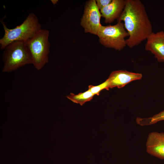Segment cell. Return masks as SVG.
Returning a JSON list of instances; mask_svg holds the SVG:
<instances>
[{
    "instance_id": "6da1fadb",
    "label": "cell",
    "mask_w": 164,
    "mask_h": 164,
    "mask_svg": "<svg viewBox=\"0 0 164 164\" xmlns=\"http://www.w3.org/2000/svg\"><path fill=\"white\" fill-rule=\"evenodd\" d=\"M118 20L123 23L128 33L126 41L130 48L140 44L152 32L145 6L139 0H126L125 8Z\"/></svg>"
},
{
    "instance_id": "7a4b0ae2",
    "label": "cell",
    "mask_w": 164,
    "mask_h": 164,
    "mask_svg": "<svg viewBox=\"0 0 164 164\" xmlns=\"http://www.w3.org/2000/svg\"><path fill=\"white\" fill-rule=\"evenodd\" d=\"M0 22L4 30L3 37L0 39V49L4 50L9 44L16 41L26 42L41 29L42 26L36 16L30 13L20 25L13 29L7 27L3 19Z\"/></svg>"
},
{
    "instance_id": "3957f363",
    "label": "cell",
    "mask_w": 164,
    "mask_h": 164,
    "mask_svg": "<svg viewBox=\"0 0 164 164\" xmlns=\"http://www.w3.org/2000/svg\"><path fill=\"white\" fill-rule=\"evenodd\" d=\"M49 33L48 29H41L25 42L32 57V64L38 70L42 69L49 62Z\"/></svg>"
},
{
    "instance_id": "277c9868",
    "label": "cell",
    "mask_w": 164,
    "mask_h": 164,
    "mask_svg": "<svg viewBox=\"0 0 164 164\" xmlns=\"http://www.w3.org/2000/svg\"><path fill=\"white\" fill-rule=\"evenodd\" d=\"M4 50L3 72L9 73L26 64H32V57L25 42L22 41L13 42Z\"/></svg>"
},
{
    "instance_id": "5b68a950",
    "label": "cell",
    "mask_w": 164,
    "mask_h": 164,
    "mask_svg": "<svg viewBox=\"0 0 164 164\" xmlns=\"http://www.w3.org/2000/svg\"><path fill=\"white\" fill-rule=\"evenodd\" d=\"M97 36L100 43L105 47L121 50L126 46V37L128 34L123 23L118 21L114 25L102 26Z\"/></svg>"
},
{
    "instance_id": "8992f818",
    "label": "cell",
    "mask_w": 164,
    "mask_h": 164,
    "mask_svg": "<svg viewBox=\"0 0 164 164\" xmlns=\"http://www.w3.org/2000/svg\"><path fill=\"white\" fill-rule=\"evenodd\" d=\"M101 16L96 0L88 1L85 4L80 22L85 32L97 35L102 26L100 23Z\"/></svg>"
},
{
    "instance_id": "52a82bcc",
    "label": "cell",
    "mask_w": 164,
    "mask_h": 164,
    "mask_svg": "<svg viewBox=\"0 0 164 164\" xmlns=\"http://www.w3.org/2000/svg\"><path fill=\"white\" fill-rule=\"evenodd\" d=\"M146 40L145 50L151 52L159 62H164V32H152Z\"/></svg>"
},
{
    "instance_id": "ba28073f",
    "label": "cell",
    "mask_w": 164,
    "mask_h": 164,
    "mask_svg": "<svg viewBox=\"0 0 164 164\" xmlns=\"http://www.w3.org/2000/svg\"><path fill=\"white\" fill-rule=\"evenodd\" d=\"M142 77V74L140 73L119 70L111 72L107 80L109 88L115 87L121 88L131 82L140 80Z\"/></svg>"
},
{
    "instance_id": "9c48e42d",
    "label": "cell",
    "mask_w": 164,
    "mask_h": 164,
    "mask_svg": "<svg viewBox=\"0 0 164 164\" xmlns=\"http://www.w3.org/2000/svg\"><path fill=\"white\" fill-rule=\"evenodd\" d=\"M146 147L148 153L164 159V133L155 132L150 133L147 140Z\"/></svg>"
},
{
    "instance_id": "30bf717a",
    "label": "cell",
    "mask_w": 164,
    "mask_h": 164,
    "mask_svg": "<svg viewBox=\"0 0 164 164\" xmlns=\"http://www.w3.org/2000/svg\"><path fill=\"white\" fill-rule=\"evenodd\" d=\"M126 0H112L111 2L100 10L101 16L106 23H111L118 19L123 12Z\"/></svg>"
},
{
    "instance_id": "8fae6325",
    "label": "cell",
    "mask_w": 164,
    "mask_h": 164,
    "mask_svg": "<svg viewBox=\"0 0 164 164\" xmlns=\"http://www.w3.org/2000/svg\"><path fill=\"white\" fill-rule=\"evenodd\" d=\"M94 95L89 90L83 93L75 94L70 93L67 97L73 102L82 105L85 102L92 100Z\"/></svg>"
},
{
    "instance_id": "7c38bea8",
    "label": "cell",
    "mask_w": 164,
    "mask_h": 164,
    "mask_svg": "<svg viewBox=\"0 0 164 164\" xmlns=\"http://www.w3.org/2000/svg\"><path fill=\"white\" fill-rule=\"evenodd\" d=\"M162 121H164V110L150 117H137L136 119L137 123L142 126L154 124Z\"/></svg>"
},
{
    "instance_id": "4fadbf2b",
    "label": "cell",
    "mask_w": 164,
    "mask_h": 164,
    "mask_svg": "<svg viewBox=\"0 0 164 164\" xmlns=\"http://www.w3.org/2000/svg\"><path fill=\"white\" fill-rule=\"evenodd\" d=\"M88 88V90L94 95H99L100 92L101 90L104 89L108 90L109 89L108 80L107 79L104 82L97 86L89 85Z\"/></svg>"
},
{
    "instance_id": "5bb4252c",
    "label": "cell",
    "mask_w": 164,
    "mask_h": 164,
    "mask_svg": "<svg viewBox=\"0 0 164 164\" xmlns=\"http://www.w3.org/2000/svg\"><path fill=\"white\" fill-rule=\"evenodd\" d=\"M96 1L98 8L101 10L110 4L112 0H96Z\"/></svg>"
},
{
    "instance_id": "9a60e30c",
    "label": "cell",
    "mask_w": 164,
    "mask_h": 164,
    "mask_svg": "<svg viewBox=\"0 0 164 164\" xmlns=\"http://www.w3.org/2000/svg\"><path fill=\"white\" fill-rule=\"evenodd\" d=\"M51 2H52V3L54 5H55L58 2V0H51Z\"/></svg>"
}]
</instances>
